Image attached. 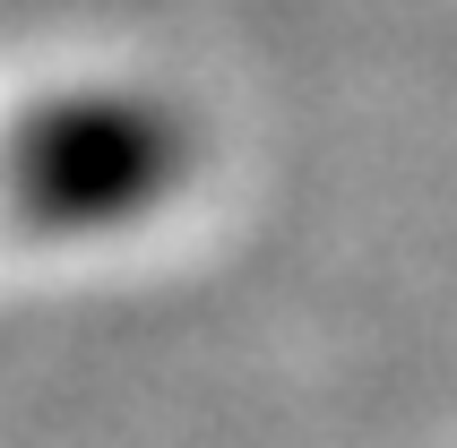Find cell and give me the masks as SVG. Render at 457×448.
<instances>
[{
	"mask_svg": "<svg viewBox=\"0 0 457 448\" xmlns=\"http://www.w3.org/2000/svg\"><path fill=\"white\" fill-rule=\"evenodd\" d=\"M190 173V121L129 87L44 95L0 129V207L26 233H112Z\"/></svg>",
	"mask_w": 457,
	"mask_h": 448,
	"instance_id": "cell-1",
	"label": "cell"
}]
</instances>
